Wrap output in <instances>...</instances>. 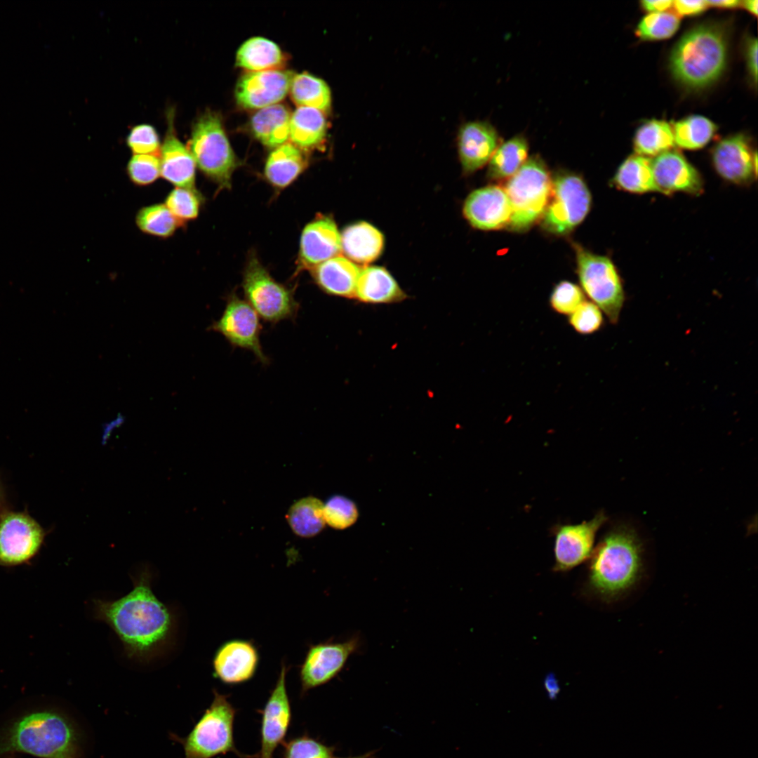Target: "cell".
<instances>
[{
    "label": "cell",
    "mask_w": 758,
    "mask_h": 758,
    "mask_svg": "<svg viewBox=\"0 0 758 758\" xmlns=\"http://www.w3.org/2000/svg\"><path fill=\"white\" fill-rule=\"evenodd\" d=\"M77 733L64 715L52 710L25 714L0 735V755L20 752L41 758H73Z\"/></svg>",
    "instance_id": "3957f363"
},
{
    "label": "cell",
    "mask_w": 758,
    "mask_h": 758,
    "mask_svg": "<svg viewBox=\"0 0 758 758\" xmlns=\"http://www.w3.org/2000/svg\"><path fill=\"white\" fill-rule=\"evenodd\" d=\"M652 168L658 192L670 194L682 192L699 194L703 190L700 174L679 152L671 149L652 159Z\"/></svg>",
    "instance_id": "ffe728a7"
},
{
    "label": "cell",
    "mask_w": 758,
    "mask_h": 758,
    "mask_svg": "<svg viewBox=\"0 0 758 758\" xmlns=\"http://www.w3.org/2000/svg\"><path fill=\"white\" fill-rule=\"evenodd\" d=\"M242 286L247 302L266 322L295 318L299 307L293 291L276 281L255 258L247 265Z\"/></svg>",
    "instance_id": "30bf717a"
},
{
    "label": "cell",
    "mask_w": 758,
    "mask_h": 758,
    "mask_svg": "<svg viewBox=\"0 0 758 758\" xmlns=\"http://www.w3.org/2000/svg\"><path fill=\"white\" fill-rule=\"evenodd\" d=\"M743 6L754 15H757V1L747 0L743 2Z\"/></svg>",
    "instance_id": "816d5d0a"
},
{
    "label": "cell",
    "mask_w": 758,
    "mask_h": 758,
    "mask_svg": "<svg viewBox=\"0 0 758 758\" xmlns=\"http://www.w3.org/2000/svg\"><path fill=\"white\" fill-rule=\"evenodd\" d=\"M208 331L222 335L233 347L252 352L263 364L270 361L260 344L262 326L257 312L248 302L232 293L227 297L220 317L213 321Z\"/></svg>",
    "instance_id": "7c38bea8"
},
{
    "label": "cell",
    "mask_w": 758,
    "mask_h": 758,
    "mask_svg": "<svg viewBox=\"0 0 758 758\" xmlns=\"http://www.w3.org/2000/svg\"><path fill=\"white\" fill-rule=\"evenodd\" d=\"M326 523L336 529L351 526L357 518V510L354 503L341 496L329 498L324 507Z\"/></svg>",
    "instance_id": "b9f144b4"
},
{
    "label": "cell",
    "mask_w": 758,
    "mask_h": 758,
    "mask_svg": "<svg viewBox=\"0 0 758 758\" xmlns=\"http://www.w3.org/2000/svg\"><path fill=\"white\" fill-rule=\"evenodd\" d=\"M293 76L291 72L282 69L248 72L237 81V102L251 109L276 105L289 92Z\"/></svg>",
    "instance_id": "2e32d148"
},
{
    "label": "cell",
    "mask_w": 758,
    "mask_h": 758,
    "mask_svg": "<svg viewBox=\"0 0 758 758\" xmlns=\"http://www.w3.org/2000/svg\"><path fill=\"white\" fill-rule=\"evenodd\" d=\"M726 62L724 33L711 25L698 26L684 34L674 46L670 59L674 77L691 88H701L714 81Z\"/></svg>",
    "instance_id": "277c9868"
},
{
    "label": "cell",
    "mask_w": 758,
    "mask_h": 758,
    "mask_svg": "<svg viewBox=\"0 0 758 758\" xmlns=\"http://www.w3.org/2000/svg\"><path fill=\"white\" fill-rule=\"evenodd\" d=\"M585 300L578 286L568 281H561L552 291L550 305L556 313L569 316Z\"/></svg>",
    "instance_id": "60d3db41"
},
{
    "label": "cell",
    "mask_w": 758,
    "mask_h": 758,
    "mask_svg": "<svg viewBox=\"0 0 758 758\" xmlns=\"http://www.w3.org/2000/svg\"><path fill=\"white\" fill-rule=\"evenodd\" d=\"M361 268L350 259L337 255L314 267L313 278L325 293L345 298H354Z\"/></svg>",
    "instance_id": "d4e9b609"
},
{
    "label": "cell",
    "mask_w": 758,
    "mask_h": 758,
    "mask_svg": "<svg viewBox=\"0 0 758 758\" xmlns=\"http://www.w3.org/2000/svg\"><path fill=\"white\" fill-rule=\"evenodd\" d=\"M173 118V112H168L167 130L159 156L161 175L176 187L194 189L196 164L176 135Z\"/></svg>",
    "instance_id": "7402d4cb"
},
{
    "label": "cell",
    "mask_w": 758,
    "mask_h": 758,
    "mask_svg": "<svg viewBox=\"0 0 758 758\" xmlns=\"http://www.w3.org/2000/svg\"><path fill=\"white\" fill-rule=\"evenodd\" d=\"M359 638L344 641H326L311 645L300 667L301 694L322 686L335 678L350 656L359 647Z\"/></svg>",
    "instance_id": "4fadbf2b"
},
{
    "label": "cell",
    "mask_w": 758,
    "mask_h": 758,
    "mask_svg": "<svg viewBox=\"0 0 758 758\" xmlns=\"http://www.w3.org/2000/svg\"><path fill=\"white\" fill-rule=\"evenodd\" d=\"M641 569V547L636 534L628 528H616L590 556V588L604 600L617 599L636 584Z\"/></svg>",
    "instance_id": "7a4b0ae2"
},
{
    "label": "cell",
    "mask_w": 758,
    "mask_h": 758,
    "mask_svg": "<svg viewBox=\"0 0 758 758\" xmlns=\"http://www.w3.org/2000/svg\"><path fill=\"white\" fill-rule=\"evenodd\" d=\"M504 189L512 207L508 227L528 230L542 218L551 194L552 180L543 160L538 156L527 159Z\"/></svg>",
    "instance_id": "5b68a950"
},
{
    "label": "cell",
    "mask_w": 758,
    "mask_h": 758,
    "mask_svg": "<svg viewBox=\"0 0 758 758\" xmlns=\"http://www.w3.org/2000/svg\"><path fill=\"white\" fill-rule=\"evenodd\" d=\"M463 213L477 229L498 230L508 227L512 207L504 187L491 185L474 190L467 197Z\"/></svg>",
    "instance_id": "d6986e66"
},
{
    "label": "cell",
    "mask_w": 758,
    "mask_h": 758,
    "mask_svg": "<svg viewBox=\"0 0 758 758\" xmlns=\"http://www.w3.org/2000/svg\"><path fill=\"white\" fill-rule=\"evenodd\" d=\"M747 66L754 82L757 80V40L751 39L747 44Z\"/></svg>",
    "instance_id": "7dc6e473"
},
{
    "label": "cell",
    "mask_w": 758,
    "mask_h": 758,
    "mask_svg": "<svg viewBox=\"0 0 758 758\" xmlns=\"http://www.w3.org/2000/svg\"><path fill=\"white\" fill-rule=\"evenodd\" d=\"M406 298V293L384 267L361 268L354 299L364 304L387 305L398 303Z\"/></svg>",
    "instance_id": "cb8c5ba5"
},
{
    "label": "cell",
    "mask_w": 758,
    "mask_h": 758,
    "mask_svg": "<svg viewBox=\"0 0 758 758\" xmlns=\"http://www.w3.org/2000/svg\"><path fill=\"white\" fill-rule=\"evenodd\" d=\"M201 199L195 189L175 187L165 199V205L180 225L196 218Z\"/></svg>",
    "instance_id": "f35d334b"
},
{
    "label": "cell",
    "mask_w": 758,
    "mask_h": 758,
    "mask_svg": "<svg viewBox=\"0 0 758 758\" xmlns=\"http://www.w3.org/2000/svg\"><path fill=\"white\" fill-rule=\"evenodd\" d=\"M324 507L323 503L313 496L296 501L287 514V520L293 531L303 538L317 535L326 524Z\"/></svg>",
    "instance_id": "836d02e7"
},
{
    "label": "cell",
    "mask_w": 758,
    "mask_h": 758,
    "mask_svg": "<svg viewBox=\"0 0 758 758\" xmlns=\"http://www.w3.org/2000/svg\"><path fill=\"white\" fill-rule=\"evenodd\" d=\"M712 162L717 173L734 184H748L757 176V152H752L748 140L741 134L719 142L713 149Z\"/></svg>",
    "instance_id": "e0dca14e"
},
{
    "label": "cell",
    "mask_w": 758,
    "mask_h": 758,
    "mask_svg": "<svg viewBox=\"0 0 758 758\" xmlns=\"http://www.w3.org/2000/svg\"><path fill=\"white\" fill-rule=\"evenodd\" d=\"M672 131L674 144L686 149H698L705 146L717 131L710 119L693 115L674 123Z\"/></svg>",
    "instance_id": "d590c367"
},
{
    "label": "cell",
    "mask_w": 758,
    "mask_h": 758,
    "mask_svg": "<svg viewBox=\"0 0 758 758\" xmlns=\"http://www.w3.org/2000/svg\"><path fill=\"white\" fill-rule=\"evenodd\" d=\"M305 159L292 143L286 142L271 152L266 162L265 173L274 185L284 187L292 182L305 167Z\"/></svg>",
    "instance_id": "f546056e"
},
{
    "label": "cell",
    "mask_w": 758,
    "mask_h": 758,
    "mask_svg": "<svg viewBox=\"0 0 758 758\" xmlns=\"http://www.w3.org/2000/svg\"><path fill=\"white\" fill-rule=\"evenodd\" d=\"M213 693L211 704L182 741L185 758H213L229 752L239 758H250L238 751L234 743L236 709L227 696L215 690Z\"/></svg>",
    "instance_id": "8992f818"
},
{
    "label": "cell",
    "mask_w": 758,
    "mask_h": 758,
    "mask_svg": "<svg viewBox=\"0 0 758 758\" xmlns=\"http://www.w3.org/2000/svg\"><path fill=\"white\" fill-rule=\"evenodd\" d=\"M606 519L604 513L599 512L580 524L556 525L552 531L554 571H566L587 560L594 550L596 534Z\"/></svg>",
    "instance_id": "5bb4252c"
},
{
    "label": "cell",
    "mask_w": 758,
    "mask_h": 758,
    "mask_svg": "<svg viewBox=\"0 0 758 758\" xmlns=\"http://www.w3.org/2000/svg\"><path fill=\"white\" fill-rule=\"evenodd\" d=\"M674 7L680 15H695L703 11L707 6V1L677 0L673 1Z\"/></svg>",
    "instance_id": "bcb514c9"
},
{
    "label": "cell",
    "mask_w": 758,
    "mask_h": 758,
    "mask_svg": "<svg viewBox=\"0 0 758 758\" xmlns=\"http://www.w3.org/2000/svg\"><path fill=\"white\" fill-rule=\"evenodd\" d=\"M187 148L205 175L223 187L230 186L237 160L218 114L207 111L197 119Z\"/></svg>",
    "instance_id": "52a82bcc"
},
{
    "label": "cell",
    "mask_w": 758,
    "mask_h": 758,
    "mask_svg": "<svg viewBox=\"0 0 758 758\" xmlns=\"http://www.w3.org/2000/svg\"><path fill=\"white\" fill-rule=\"evenodd\" d=\"M641 6L651 13H660L669 8L673 4L670 0H644L641 1Z\"/></svg>",
    "instance_id": "c3c4849f"
},
{
    "label": "cell",
    "mask_w": 758,
    "mask_h": 758,
    "mask_svg": "<svg viewBox=\"0 0 758 758\" xmlns=\"http://www.w3.org/2000/svg\"><path fill=\"white\" fill-rule=\"evenodd\" d=\"M568 324L581 335H590L604 325L601 310L594 302L585 300L568 316Z\"/></svg>",
    "instance_id": "ee69618b"
},
{
    "label": "cell",
    "mask_w": 758,
    "mask_h": 758,
    "mask_svg": "<svg viewBox=\"0 0 758 758\" xmlns=\"http://www.w3.org/2000/svg\"><path fill=\"white\" fill-rule=\"evenodd\" d=\"M679 23V18L672 13H650L639 23L637 33L645 40L665 39L676 32Z\"/></svg>",
    "instance_id": "74e56055"
},
{
    "label": "cell",
    "mask_w": 758,
    "mask_h": 758,
    "mask_svg": "<svg viewBox=\"0 0 758 758\" xmlns=\"http://www.w3.org/2000/svg\"><path fill=\"white\" fill-rule=\"evenodd\" d=\"M126 171L130 180L135 185H150L161 175L159 157L134 154L128 163Z\"/></svg>",
    "instance_id": "7bdbcfd3"
},
{
    "label": "cell",
    "mask_w": 758,
    "mask_h": 758,
    "mask_svg": "<svg viewBox=\"0 0 758 758\" xmlns=\"http://www.w3.org/2000/svg\"><path fill=\"white\" fill-rule=\"evenodd\" d=\"M291 114L281 104L258 109L251 119L254 136L264 145L277 147L289 138Z\"/></svg>",
    "instance_id": "4316f807"
},
{
    "label": "cell",
    "mask_w": 758,
    "mask_h": 758,
    "mask_svg": "<svg viewBox=\"0 0 758 758\" xmlns=\"http://www.w3.org/2000/svg\"><path fill=\"white\" fill-rule=\"evenodd\" d=\"M341 236V247L347 257L360 263L375 260L381 253L384 239L372 225L360 222L347 227Z\"/></svg>",
    "instance_id": "484cf974"
},
{
    "label": "cell",
    "mask_w": 758,
    "mask_h": 758,
    "mask_svg": "<svg viewBox=\"0 0 758 758\" xmlns=\"http://www.w3.org/2000/svg\"><path fill=\"white\" fill-rule=\"evenodd\" d=\"M287 670L282 663L275 686L261 712L260 749L254 758H273L277 747L284 742L292 719L286 689Z\"/></svg>",
    "instance_id": "9a60e30c"
},
{
    "label": "cell",
    "mask_w": 758,
    "mask_h": 758,
    "mask_svg": "<svg viewBox=\"0 0 758 758\" xmlns=\"http://www.w3.org/2000/svg\"><path fill=\"white\" fill-rule=\"evenodd\" d=\"M259 660L258 651L251 641L228 640L214 654L213 675L228 685L245 683L255 674Z\"/></svg>",
    "instance_id": "ac0fdd59"
},
{
    "label": "cell",
    "mask_w": 758,
    "mask_h": 758,
    "mask_svg": "<svg viewBox=\"0 0 758 758\" xmlns=\"http://www.w3.org/2000/svg\"><path fill=\"white\" fill-rule=\"evenodd\" d=\"M613 182L618 188L632 193L658 192L653 173L652 159L637 154L630 156L620 164Z\"/></svg>",
    "instance_id": "4dcf8cb0"
},
{
    "label": "cell",
    "mask_w": 758,
    "mask_h": 758,
    "mask_svg": "<svg viewBox=\"0 0 758 758\" xmlns=\"http://www.w3.org/2000/svg\"><path fill=\"white\" fill-rule=\"evenodd\" d=\"M544 688L550 700H555L559 691L560 686L556 677L553 674H549L544 680Z\"/></svg>",
    "instance_id": "681fc988"
},
{
    "label": "cell",
    "mask_w": 758,
    "mask_h": 758,
    "mask_svg": "<svg viewBox=\"0 0 758 758\" xmlns=\"http://www.w3.org/2000/svg\"><path fill=\"white\" fill-rule=\"evenodd\" d=\"M341 248V236L335 222L326 217L317 218L304 228L301 235V265L311 270L339 255Z\"/></svg>",
    "instance_id": "603a6c76"
},
{
    "label": "cell",
    "mask_w": 758,
    "mask_h": 758,
    "mask_svg": "<svg viewBox=\"0 0 758 758\" xmlns=\"http://www.w3.org/2000/svg\"><path fill=\"white\" fill-rule=\"evenodd\" d=\"M126 142L135 154H160L161 145L158 133L149 124H140L130 131Z\"/></svg>",
    "instance_id": "f6af8a7d"
},
{
    "label": "cell",
    "mask_w": 758,
    "mask_h": 758,
    "mask_svg": "<svg viewBox=\"0 0 758 758\" xmlns=\"http://www.w3.org/2000/svg\"><path fill=\"white\" fill-rule=\"evenodd\" d=\"M500 143L498 131L488 121L463 124L458 134V149L463 171L470 173L485 166Z\"/></svg>",
    "instance_id": "44dd1931"
},
{
    "label": "cell",
    "mask_w": 758,
    "mask_h": 758,
    "mask_svg": "<svg viewBox=\"0 0 758 758\" xmlns=\"http://www.w3.org/2000/svg\"><path fill=\"white\" fill-rule=\"evenodd\" d=\"M135 222L144 233L161 238L172 236L180 225L164 204L142 207L136 214Z\"/></svg>",
    "instance_id": "8d00e7d4"
},
{
    "label": "cell",
    "mask_w": 758,
    "mask_h": 758,
    "mask_svg": "<svg viewBox=\"0 0 758 758\" xmlns=\"http://www.w3.org/2000/svg\"><path fill=\"white\" fill-rule=\"evenodd\" d=\"M708 6L722 7V8H733L736 7L741 4L738 0H719V1H707Z\"/></svg>",
    "instance_id": "f907efd6"
},
{
    "label": "cell",
    "mask_w": 758,
    "mask_h": 758,
    "mask_svg": "<svg viewBox=\"0 0 758 758\" xmlns=\"http://www.w3.org/2000/svg\"><path fill=\"white\" fill-rule=\"evenodd\" d=\"M46 532L26 511L0 512V566L27 564L39 554Z\"/></svg>",
    "instance_id": "8fae6325"
},
{
    "label": "cell",
    "mask_w": 758,
    "mask_h": 758,
    "mask_svg": "<svg viewBox=\"0 0 758 758\" xmlns=\"http://www.w3.org/2000/svg\"><path fill=\"white\" fill-rule=\"evenodd\" d=\"M285 60V56L277 44L260 36L244 41L236 55L237 66L248 72L281 69Z\"/></svg>",
    "instance_id": "83f0119b"
},
{
    "label": "cell",
    "mask_w": 758,
    "mask_h": 758,
    "mask_svg": "<svg viewBox=\"0 0 758 758\" xmlns=\"http://www.w3.org/2000/svg\"><path fill=\"white\" fill-rule=\"evenodd\" d=\"M1 487H0V500H1Z\"/></svg>",
    "instance_id": "db71d44e"
},
{
    "label": "cell",
    "mask_w": 758,
    "mask_h": 758,
    "mask_svg": "<svg viewBox=\"0 0 758 758\" xmlns=\"http://www.w3.org/2000/svg\"><path fill=\"white\" fill-rule=\"evenodd\" d=\"M373 755V752H367L366 754H364L360 755V756H357V757H337V758H372Z\"/></svg>",
    "instance_id": "f5cc1de1"
},
{
    "label": "cell",
    "mask_w": 758,
    "mask_h": 758,
    "mask_svg": "<svg viewBox=\"0 0 758 758\" xmlns=\"http://www.w3.org/2000/svg\"><path fill=\"white\" fill-rule=\"evenodd\" d=\"M528 142L517 134L501 142L489 160L488 176L494 180L510 178L528 159Z\"/></svg>",
    "instance_id": "1f68e13d"
},
{
    "label": "cell",
    "mask_w": 758,
    "mask_h": 758,
    "mask_svg": "<svg viewBox=\"0 0 758 758\" xmlns=\"http://www.w3.org/2000/svg\"><path fill=\"white\" fill-rule=\"evenodd\" d=\"M282 758H334L335 748L307 735L283 743Z\"/></svg>",
    "instance_id": "ab89813d"
},
{
    "label": "cell",
    "mask_w": 758,
    "mask_h": 758,
    "mask_svg": "<svg viewBox=\"0 0 758 758\" xmlns=\"http://www.w3.org/2000/svg\"><path fill=\"white\" fill-rule=\"evenodd\" d=\"M590 204V193L579 175L559 173L552 180L551 194L542 225L552 234H566L583 220Z\"/></svg>",
    "instance_id": "9c48e42d"
},
{
    "label": "cell",
    "mask_w": 758,
    "mask_h": 758,
    "mask_svg": "<svg viewBox=\"0 0 758 758\" xmlns=\"http://www.w3.org/2000/svg\"><path fill=\"white\" fill-rule=\"evenodd\" d=\"M133 582V590L117 600H93V613L115 632L129 657L146 658L168 641L173 619L153 594L147 567Z\"/></svg>",
    "instance_id": "6da1fadb"
},
{
    "label": "cell",
    "mask_w": 758,
    "mask_h": 758,
    "mask_svg": "<svg viewBox=\"0 0 758 758\" xmlns=\"http://www.w3.org/2000/svg\"><path fill=\"white\" fill-rule=\"evenodd\" d=\"M327 131L325 114L312 107H298L291 114L289 139L298 148L313 149L324 140Z\"/></svg>",
    "instance_id": "f1b7e54d"
},
{
    "label": "cell",
    "mask_w": 758,
    "mask_h": 758,
    "mask_svg": "<svg viewBox=\"0 0 758 758\" xmlns=\"http://www.w3.org/2000/svg\"><path fill=\"white\" fill-rule=\"evenodd\" d=\"M674 145L672 128L663 120L645 122L637 129L634 138L636 154L649 158L671 150Z\"/></svg>",
    "instance_id": "e575fe53"
},
{
    "label": "cell",
    "mask_w": 758,
    "mask_h": 758,
    "mask_svg": "<svg viewBox=\"0 0 758 758\" xmlns=\"http://www.w3.org/2000/svg\"><path fill=\"white\" fill-rule=\"evenodd\" d=\"M289 92L293 102L298 107L315 108L324 114L331 109L329 86L323 79L309 73L294 75Z\"/></svg>",
    "instance_id": "d6a6232c"
},
{
    "label": "cell",
    "mask_w": 758,
    "mask_h": 758,
    "mask_svg": "<svg viewBox=\"0 0 758 758\" xmlns=\"http://www.w3.org/2000/svg\"><path fill=\"white\" fill-rule=\"evenodd\" d=\"M578 275L583 290L607 317L616 324L625 302L621 279L607 257L592 253L576 246Z\"/></svg>",
    "instance_id": "ba28073f"
}]
</instances>
